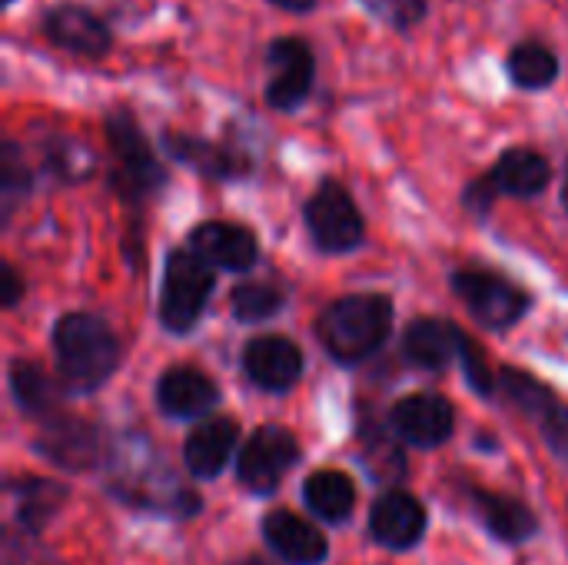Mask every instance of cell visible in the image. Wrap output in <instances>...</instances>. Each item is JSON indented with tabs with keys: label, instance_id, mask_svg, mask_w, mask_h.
<instances>
[{
	"label": "cell",
	"instance_id": "277c9868",
	"mask_svg": "<svg viewBox=\"0 0 568 565\" xmlns=\"http://www.w3.org/2000/svg\"><path fill=\"white\" fill-rule=\"evenodd\" d=\"M103 130H106V147H110V160H113L110 180H113L116 193L130 203H140L150 193H156L166 183V167L153 153L136 117L126 107H116L106 113Z\"/></svg>",
	"mask_w": 568,
	"mask_h": 565
},
{
	"label": "cell",
	"instance_id": "8d00e7d4",
	"mask_svg": "<svg viewBox=\"0 0 568 565\" xmlns=\"http://www.w3.org/2000/svg\"><path fill=\"white\" fill-rule=\"evenodd\" d=\"M10 3H13V0H3V7H10Z\"/></svg>",
	"mask_w": 568,
	"mask_h": 565
},
{
	"label": "cell",
	"instance_id": "cb8c5ba5",
	"mask_svg": "<svg viewBox=\"0 0 568 565\" xmlns=\"http://www.w3.org/2000/svg\"><path fill=\"white\" fill-rule=\"evenodd\" d=\"M506 70L519 90H549L559 77V53L542 40H523L509 50Z\"/></svg>",
	"mask_w": 568,
	"mask_h": 565
},
{
	"label": "cell",
	"instance_id": "603a6c76",
	"mask_svg": "<svg viewBox=\"0 0 568 565\" xmlns=\"http://www.w3.org/2000/svg\"><path fill=\"white\" fill-rule=\"evenodd\" d=\"M476 500V509L483 513V523L486 529L503 539V543H523L536 533V516L513 496H496V493H486V490H476L473 493Z\"/></svg>",
	"mask_w": 568,
	"mask_h": 565
},
{
	"label": "cell",
	"instance_id": "3957f363",
	"mask_svg": "<svg viewBox=\"0 0 568 565\" xmlns=\"http://www.w3.org/2000/svg\"><path fill=\"white\" fill-rule=\"evenodd\" d=\"M213 270L216 266L210 260H203L193 246H180V250L166 253L160 303H156V316H160L163 330L183 336L200 323V316L216 290Z\"/></svg>",
	"mask_w": 568,
	"mask_h": 565
},
{
	"label": "cell",
	"instance_id": "484cf974",
	"mask_svg": "<svg viewBox=\"0 0 568 565\" xmlns=\"http://www.w3.org/2000/svg\"><path fill=\"white\" fill-rule=\"evenodd\" d=\"M43 167L63 183H80L97 173V153L80 140L53 137L43 143Z\"/></svg>",
	"mask_w": 568,
	"mask_h": 565
},
{
	"label": "cell",
	"instance_id": "8fae6325",
	"mask_svg": "<svg viewBox=\"0 0 568 565\" xmlns=\"http://www.w3.org/2000/svg\"><path fill=\"white\" fill-rule=\"evenodd\" d=\"M37 453L60 470L87 473L103 456V440L93 423L77 416H50L37 436Z\"/></svg>",
	"mask_w": 568,
	"mask_h": 565
},
{
	"label": "cell",
	"instance_id": "7402d4cb",
	"mask_svg": "<svg viewBox=\"0 0 568 565\" xmlns=\"http://www.w3.org/2000/svg\"><path fill=\"white\" fill-rule=\"evenodd\" d=\"M303 500L306 506L326 519V523H346L353 506H356V486L346 473L339 470H320L306 480L303 486Z\"/></svg>",
	"mask_w": 568,
	"mask_h": 565
},
{
	"label": "cell",
	"instance_id": "7a4b0ae2",
	"mask_svg": "<svg viewBox=\"0 0 568 565\" xmlns=\"http://www.w3.org/2000/svg\"><path fill=\"white\" fill-rule=\"evenodd\" d=\"M393 333V300L383 293H349L323 306L316 316V340L343 363L356 366L383 350Z\"/></svg>",
	"mask_w": 568,
	"mask_h": 565
},
{
	"label": "cell",
	"instance_id": "7c38bea8",
	"mask_svg": "<svg viewBox=\"0 0 568 565\" xmlns=\"http://www.w3.org/2000/svg\"><path fill=\"white\" fill-rule=\"evenodd\" d=\"M43 37L77 57L100 60L113 47V30L106 20H100L93 10L77 7V3H60L43 13Z\"/></svg>",
	"mask_w": 568,
	"mask_h": 565
},
{
	"label": "cell",
	"instance_id": "1f68e13d",
	"mask_svg": "<svg viewBox=\"0 0 568 565\" xmlns=\"http://www.w3.org/2000/svg\"><path fill=\"white\" fill-rule=\"evenodd\" d=\"M496 196H503V193L496 190L493 176L486 173V176L469 180V186H466V193H463V203H466V210H469L473 216H479V220H483V216L496 206Z\"/></svg>",
	"mask_w": 568,
	"mask_h": 565
},
{
	"label": "cell",
	"instance_id": "2e32d148",
	"mask_svg": "<svg viewBox=\"0 0 568 565\" xmlns=\"http://www.w3.org/2000/svg\"><path fill=\"white\" fill-rule=\"evenodd\" d=\"M463 340H466V333L456 323H449L443 316H416L403 330V360L416 370L439 373V370L459 363Z\"/></svg>",
	"mask_w": 568,
	"mask_h": 565
},
{
	"label": "cell",
	"instance_id": "f546056e",
	"mask_svg": "<svg viewBox=\"0 0 568 565\" xmlns=\"http://www.w3.org/2000/svg\"><path fill=\"white\" fill-rule=\"evenodd\" d=\"M359 3L366 13H373L376 20H383L393 30H413L429 10L426 0H359Z\"/></svg>",
	"mask_w": 568,
	"mask_h": 565
},
{
	"label": "cell",
	"instance_id": "d4e9b609",
	"mask_svg": "<svg viewBox=\"0 0 568 565\" xmlns=\"http://www.w3.org/2000/svg\"><path fill=\"white\" fill-rule=\"evenodd\" d=\"M10 393H13V403L27 416H53V406L60 400L57 383L33 360H13L10 363Z\"/></svg>",
	"mask_w": 568,
	"mask_h": 565
},
{
	"label": "cell",
	"instance_id": "83f0119b",
	"mask_svg": "<svg viewBox=\"0 0 568 565\" xmlns=\"http://www.w3.org/2000/svg\"><path fill=\"white\" fill-rule=\"evenodd\" d=\"M63 490L57 483H47V480H23L20 483V496H17V519L23 529H43L60 503H63Z\"/></svg>",
	"mask_w": 568,
	"mask_h": 565
},
{
	"label": "cell",
	"instance_id": "9c48e42d",
	"mask_svg": "<svg viewBox=\"0 0 568 565\" xmlns=\"http://www.w3.org/2000/svg\"><path fill=\"white\" fill-rule=\"evenodd\" d=\"M300 443L283 426H260L240 450L236 476L250 493H273L283 476L296 466Z\"/></svg>",
	"mask_w": 568,
	"mask_h": 565
},
{
	"label": "cell",
	"instance_id": "d590c367",
	"mask_svg": "<svg viewBox=\"0 0 568 565\" xmlns=\"http://www.w3.org/2000/svg\"><path fill=\"white\" fill-rule=\"evenodd\" d=\"M243 565H266V563H263V559H246Z\"/></svg>",
	"mask_w": 568,
	"mask_h": 565
},
{
	"label": "cell",
	"instance_id": "9a60e30c",
	"mask_svg": "<svg viewBox=\"0 0 568 565\" xmlns=\"http://www.w3.org/2000/svg\"><path fill=\"white\" fill-rule=\"evenodd\" d=\"M186 243L203 260H210L216 270H226V273H246L260 260V246H256L253 230L250 226H240V223H226V220L196 223L190 230V240Z\"/></svg>",
	"mask_w": 568,
	"mask_h": 565
},
{
	"label": "cell",
	"instance_id": "ba28073f",
	"mask_svg": "<svg viewBox=\"0 0 568 565\" xmlns=\"http://www.w3.org/2000/svg\"><path fill=\"white\" fill-rule=\"evenodd\" d=\"M266 103L280 113H293L306 103L316 80V53L300 37H280L266 47Z\"/></svg>",
	"mask_w": 568,
	"mask_h": 565
},
{
	"label": "cell",
	"instance_id": "ac0fdd59",
	"mask_svg": "<svg viewBox=\"0 0 568 565\" xmlns=\"http://www.w3.org/2000/svg\"><path fill=\"white\" fill-rule=\"evenodd\" d=\"M369 533L389 549H409L426 533V509L409 493H386L369 513Z\"/></svg>",
	"mask_w": 568,
	"mask_h": 565
},
{
	"label": "cell",
	"instance_id": "d6986e66",
	"mask_svg": "<svg viewBox=\"0 0 568 565\" xmlns=\"http://www.w3.org/2000/svg\"><path fill=\"white\" fill-rule=\"evenodd\" d=\"M240 443V430L233 420L226 416H210L203 420L183 443V463L193 476L200 480H213L233 456Z\"/></svg>",
	"mask_w": 568,
	"mask_h": 565
},
{
	"label": "cell",
	"instance_id": "5b68a950",
	"mask_svg": "<svg viewBox=\"0 0 568 565\" xmlns=\"http://www.w3.org/2000/svg\"><path fill=\"white\" fill-rule=\"evenodd\" d=\"M453 293L463 300V306L473 313L476 323L486 330H513L529 310L532 296L509 276L486 270V266H466L449 276Z\"/></svg>",
	"mask_w": 568,
	"mask_h": 565
},
{
	"label": "cell",
	"instance_id": "f1b7e54d",
	"mask_svg": "<svg viewBox=\"0 0 568 565\" xmlns=\"http://www.w3.org/2000/svg\"><path fill=\"white\" fill-rule=\"evenodd\" d=\"M30 170L17 147V140H3L0 147V216L10 220L13 210L30 196Z\"/></svg>",
	"mask_w": 568,
	"mask_h": 565
},
{
	"label": "cell",
	"instance_id": "44dd1931",
	"mask_svg": "<svg viewBox=\"0 0 568 565\" xmlns=\"http://www.w3.org/2000/svg\"><path fill=\"white\" fill-rule=\"evenodd\" d=\"M493 183L499 193L506 196H539L549 180H552V167L549 160L532 150V147H509L506 153H499L496 167L489 170Z\"/></svg>",
	"mask_w": 568,
	"mask_h": 565
},
{
	"label": "cell",
	"instance_id": "30bf717a",
	"mask_svg": "<svg viewBox=\"0 0 568 565\" xmlns=\"http://www.w3.org/2000/svg\"><path fill=\"white\" fill-rule=\"evenodd\" d=\"M389 426L403 443L419 450H436L456 433V410L439 393H413L393 406Z\"/></svg>",
	"mask_w": 568,
	"mask_h": 565
},
{
	"label": "cell",
	"instance_id": "ffe728a7",
	"mask_svg": "<svg viewBox=\"0 0 568 565\" xmlns=\"http://www.w3.org/2000/svg\"><path fill=\"white\" fill-rule=\"evenodd\" d=\"M263 536L273 546V553L290 565H320L326 559V536L293 513H270L263 519Z\"/></svg>",
	"mask_w": 568,
	"mask_h": 565
},
{
	"label": "cell",
	"instance_id": "4fadbf2b",
	"mask_svg": "<svg viewBox=\"0 0 568 565\" xmlns=\"http://www.w3.org/2000/svg\"><path fill=\"white\" fill-rule=\"evenodd\" d=\"M243 370L250 383L266 393H286L303 376V350L280 333L256 336L243 346Z\"/></svg>",
	"mask_w": 568,
	"mask_h": 565
},
{
	"label": "cell",
	"instance_id": "8992f818",
	"mask_svg": "<svg viewBox=\"0 0 568 565\" xmlns=\"http://www.w3.org/2000/svg\"><path fill=\"white\" fill-rule=\"evenodd\" d=\"M303 220H306V230H310L316 250H323V253H349L366 236V223H363V213H359L353 193L333 176H326L313 190V196L303 206Z\"/></svg>",
	"mask_w": 568,
	"mask_h": 565
},
{
	"label": "cell",
	"instance_id": "836d02e7",
	"mask_svg": "<svg viewBox=\"0 0 568 565\" xmlns=\"http://www.w3.org/2000/svg\"><path fill=\"white\" fill-rule=\"evenodd\" d=\"M270 3H276L280 10H293V13H310L316 7V0H270Z\"/></svg>",
	"mask_w": 568,
	"mask_h": 565
},
{
	"label": "cell",
	"instance_id": "52a82bcc",
	"mask_svg": "<svg viewBox=\"0 0 568 565\" xmlns=\"http://www.w3.org/2000/svg\"><path fill=\"white\" fill-rule=\"evenodd\" d=\"M499 390L529 423L539 426L552 456L568 466V403H562L546 383H539L526 370H513V366L499 373Z\"/></svg>",
	"mask_w": 568,
	"mask_h": 565
},
{
	"label": "cell",
	"instance_id": "e0dca14e",
	"mask_svg": "<svg viewBox=\"0 0 568 565\" xmlns=\"http://www.w3.org/2000/svg\"><path fill=\"white\" fill-rule=\"evenodd\" d=\"M220 386L196 366H170L156 383V406L170 420H196L213 413Z\"/></svg>",
	"mask_w": 568,
	"mask_h": 565
},
{
	"label": "cell",
	"instance_id": "e575fe53",
	"mask_svg": "<svg viewBox=\"0 0 568 565\" xmlns=\"http://www.w3.org/2000/svg\"><path fill=\"white\" fill-rule=\"evenodd\" d=\"M562 206L568 213V160H566V176H562Z\"/></svg>",
	"mask_w": 568,
	"mask_h": 565
},
{
	"label": "cell",
	"instance_id": "5bb4252c",
	"mask_svg": "<svg viewBox=\"0 0 568 565\" xmlns=\"http://www.w3.org/2000/svg\"><path fill=\"white\" fill-rule=\"evenodd\" d=\"M163 147L176 163H186L190 170H196L210 180H240L253 170V160L233 143H216V140H203L193 133L166 130Z\"/></svg>",
	"mask_w": 568,
	"mask_h": 565
},
{
	"label": "cell",
	"instance_id": "4dcf8cb0",
	"mask_svg": "<svg viewBox=\"0 0 568 565\" xmlns=\"http://www.w3.org/2000/svg\"><path fill=\"white\" fill-rule=\"evenodd\" d=\"M459 366H463V373H466L469 386H473L479 396H493V393H496V383H499V376H493V370H489V363H486L483 350L473 343V336H469V333H466V340H463Z\"/></svg>",
	"mask_w": 568,
	"mask_h": 565
},
{
	"label": "cell",
	"instance_id": "4316f807",
	"mask_svg": "<svg viewBox=\"0 0 568 565\" xmlns=\"http://www.w3.org/2000/svg\"><path fill=\"white\" fill-rule=\"evenodd\" d=\"M286 306V293L266 280H246L230 293V313L240 323H266Z\"/></svg>",
	"mask_w": 568,
	"mask_h": 565
},
{
	"label": "cell",
	"instance_id": "d6a6232c",
	"mask_svg": "<svg viewBox=\"0 0 568 565\" xmlns=\"http://www.w3.org/2000/svg\"><path fill=\"white\" fill-rule=\"evenodd\" d=\"M0 296H3L7 310H13L23 296V280L17 276V270L10 263H3V270H0Z\"/></svg>",
	"mask_w": 568,
	"mask_h": 565
},
{
	"label": "cell",
	"instance_id": "6da1fadb",
	"mask_svg": "<svg viewBox=\"0 0 568 565\" xmlns=\"http://www.w3.org/2000/svg\"><path fill=\"white\" fill-rule=\"evenodd\" d=\"M57 376L70 393L100 390L120 366V340L97 313H67L53 326Z\"/></svg>",
	"mask_w": 568,
	"mask_h": 565
}]
</instances>
